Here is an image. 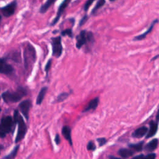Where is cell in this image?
<instances>
[{
  "instance_id": "4dcf8cb0",
  "label": "cell",
  "mask_w": 159,
  "mask_h": 159,
  "mask_svg": "<svg viewBox=\"0 0 159 159\" xmlns=\"http://www.w3.org/2000/svg\"><path fill=\"white\" fill-rule=\"evenodd\" d=\"M130 159H145V155L143 154H140L132 157Z\"/></svg>"
},
{
  "instance_id": "9a60e30c",
  "label": "cell",
  "mask_w": 159,
  "mask_h": 159,
  "mask_svg": "<svg viewBox=\"0 0 159 159\" xmlns=\"http://www.w3.org/2000/svg\"><path fill=\"white\" fill-rule=\"evenodd\" d=\"M61 133L65 139L68 142L69 144L72 146V139H71V129L68 125H64L61 129Z\"/></svg>"
},
{
  "instance_id": "8992f818",
  "label": "cell",
  "mask_w": 159,
  "mask_h": 159,
  "mask_svg": "<svg viewBox=\"0 0 159 159\" xmlns=\"http://www.w3.org/2000/svg\"><path fill=\"white\" fill-rule=\"evenodd\" d=\"M17 123L18 124V130H17L16 138L15 139L16 142H18L20 141L24 137L27 132L26 125L21 116L19 115V117L17 120Z\"/></svg>"
},
{
  "instance_id": "ab89813d",
  "label": "cell",
  "mask_w": 159,
  "mask_h": 159,
  "mask_svg": "<svg viewBox=\"0 0 159 159\" xmlns=\"http://www.w3.org/2000/svg\"><path fill=\"white\" fill-rule=\"evenodd\" d=\"M1 108H0V112H1Z\"/></svg>"
},
{
  "instance_id": "d6a6232c",
  "label": "cell",
  "mask_w": 159,
  "mask_h": 159,
  "mask_svg": "<svg viewBox=\"0 0 159 159\" xmlns=\"http://www.w3.org/2000/svg\"><path fill=\"white\" fill-rule=\"evenodd\" d=\"M18 117H19L18 111H17V110H16V111H14V122H15V124L17 123V120Z\"/></svg>"
},
{
  "instance_id": "d4e9b609",
  "label": "cell",
  "mask_w": 159,
  "mask_h": 159,
  "mask_svg": "<svg viewBox=\"0 0 159 159\" xmlns=\"http://www.w3.org/2000/svg\"><path fill=\"white\" fill-rule=\"evenodd\" d=\"M61 35L63 36H65V35H68L70 37H71L73 36V33H72V30L71 29H65L64 30H63L61 32Z\"/></svg>"
},
{
  "instance_id": "83f0119b",
  "label": "cell",
  "mask_w": 159,
  "mask_h": 159,
  "mask_svg": "<svg viewBox=\"0 0 159 159\" xmlns=\"http://www.w3.org/2000/svg\"><path fill=\"white\" fill-rule=\"evenodd\" d=\"M157 155L155 153L151 152L147 154L146 156H145V159H156Z\"/></svg>"
},
{
  "instance_id": "30bf717a",
  "label": "cell",
  "mask_w": 159,
  "mask_h": 159,
  "mask_svg": "<svg viewBox=\"0 0 159 159\" xmlns=\"http://www.w3.org/2000/svg\"><path fill=\"white\" fill-rule=\"evenodd\" d=\"M14 71L13 67L8 64L4 58H0V73L9 75Z\"/></svg>"
},
{
  "instance_id": "f1b7e54d",
  "label": "cell",
  "mask_w": 159,
  "mask_h": 159,
  "mask_svg": "<svg viewBox=\"0 0 159 159\" xmlns=\"http://www.w3.org/2000/svg\"><path fill=\"white\" fill-rule=\"evenodd\" d=\"M51 65H52V60L50 59V60L48 61V62L47 63V64H46V65H45V71H46L47 73H48V70H50V67H51Z\"/></svg>"
},
{
  "instance_id": "1f68e13d",
  "label": "cell",
  "mask_w": 159,
  "mask_h": 159,
  "mask_svg": "<svg viewBox=\"0 0 159 159\" xmlns=\"http://www.w3.org/2000/svg\"><path fill=\"white\" fill-rule=\"evenodd\" d=\"M55 142L57 145H58L60 143V138L58 134H57L55 137Z\"/></svg>"
},
{
  "instance_id": "8fae6325",
  "label": "cell",
  "mask_w": 159,
  "mask_h": 159,
  "mask_svg": "<svg viewBox=\"0 0 159 159\" xmlns=\"http://www.w3.org/2000/svg\"><path fill=\"white\" fill-rule=\"evenodd\" d=\"M158 129V122L154 120H151L149 122V129L146 135V138L149 139L153 137L157 132Z\"/></svg>"
},
{
  "instance_id": "74e56055",
  "label": "cell",
  "mask_w": 159,
  "mask_h": 159,
  "mask_svg": "<svg viewBox=\"0 0 159 159\" xmlns=\"http://www.w3.org/2000/svg\"><path fill=\"white\" fill-rule=\"evenodd\" d=\"M1 16L0 15V23H1Z\"/></svg>"
},
{
  "instance_id": "5bb4252c",
  "label": "cell",
  "mask_w": 159,
  "mask_h": 159,
  "mask_svg": "<svg viewBox=\"0 0 159 159\" xmlns=\"http://www.w3.org/2000/svg\"><path fill=\"white\" fill-rule=\"evenodd\" d=\"M148 130V128L145 126H142L135 129L132 134V136L134 138H142L146 135Z\"/></svg>"
},
{
  "instance_id": "44dd1931",
  "label": "cell",
  "mask_w": 159,
  "mask_h": 159,
  "mask_svg": "<svg viewBox=\"0 0 159 159\" xmlns=\"http://www.w3.org/2000/svg\"><path fill=\"white\" fill-rule=\"evenodd\" d=\"M105 3H106V0H98L97 3H96V6H94V7L93 8V9L92 11V13L95 12L99 9L102 7L104 5Z\"/></svg>"
},
{
  "instance_id": "d6986e66",
  "label": "cell",
  "mask_w": 159,
  "mask_h": 159,
  "mask_svg": "<svg viewBox=\"0 0 159 159\" xmlns=\"http://www.w3.org/2000/svg\"><path fill=\"white\" fill-rule=\"evenodd\" d=\"M47 91V87H43L39 91V94L37 96V100H36V103L37 104H40L44 98V96L46 94V92Z\"/></svg>"
},
{
  "instance_id": "836d02e7",
  "label": "cell",
  "mask_w": 159,
  "mask_h": 159,
  "mask_svg": "<svg viewBox=\"0 0 159 159\" xmlns=\"http://www.w3.org/2000/svg\"><path fill=\"white\" fill-rule=\"evenodd\" d=\"M156 121L159 122V109L158 110L157 114H156Z\"/></svg>"
},
{
  "instance_id": "e0dca14e",
  "label": "cell",
  "mask_w": 159,
  "mask_h": 159,
  "mask_svg": "<svg viewBox=\"0 0 159 159\" xmlns=\"http://www.w3.org/2000/svg\"><path fill=\"white\" fill-rule=\"evenodd\" d=\"M157 22H158V19L154 20L152 22V23L151 24L150 27L147 30V31L145 32L144 33H143L142 34H140V35H139L135 37L134 38V40H141L145 39V38L146 37V36L147 35V34H148L149 33H150V32H152V29H153L154 25H155V24L157 23Z\"/></svg>"
},
{
  "instance_id": "ac0fdd59",
  "label": "cell",
  "mask_w": 159,
  "mask_h": 159,
  "mask_svg": "<svg viewBox=\"0 0 159 159\" xmlns=\"http://www.w3.org/2000/svg\"><path fill=\"white\" fill-rule=\"evenodd\" d=\"M144 146V141H141L136 143H130L129 144V147L132 149L134 152H140L143 150Z\"/></svg>"
},
{
  "instance_id": "6da1fadb",
  "label": "cell",
  "mask_w": 159,
  "mask_h": 159,
  "mask_svg": "<svg viewBox=\"0 0 159 159\" xmlns=\"http://www.w3.org/2000/svg\"><path fill=\"white\" fill-rule=\"evenodd\" d=\"M27 94L25 89L22 87L17 88L15 91H6L2 94V98L6 102H16L20 101L23 96Z\"/></svg>"
},
{
  "instance_id": "4316f807",
  "label": "cell",
  "mask_w": 159,
  "mask_h": 159,
  "mask_svg": "<svg viewBox=\"0 0 159 159\" xmlns=\"http://www.w3.org/2000/svg\"><path fill=\"white\" fill-rule=\"evenodd\" d=\"M97 141L99 143V145L100 147L103 146L104 145H105L107 143V139L106 138L104 137H101V138H98L97 139Z\"/></svg>"
},
{
  "instance_id": "cb8c5ba5",
  "label": "cell",
  "mask_w": 159,
  "mask_h": 159,
  "mask_svg": "<svg viewBox=\"0 0 159 159\" xmlns=\"http://www.w3.org/2000/svg\"><path fill=\"white\" fill-rule=\"evenodd\" d=\"M68 96V93H62L60 94H59L57 98V102H61L64 101L65 99H66Z\"/></svg>"
},
{
  "instance_id": "5b68a950",
  "label": "cell",
  "mask_w": 159,
  "mask_h": 159,
  "mask_svg": "<svg viewBox=\"0 0 159 159\" xmlns=\"http://www.w3.org/2000/svg\"><path fill=\"white\" fill-rule=\"evenodd\" d=\"M52 47L53 56L57 58L60 57L63 51L61 37L58 36L52 39Z\"/></svg>"
},
{
  "instance_id": "ffe728a7",
  "label": "cell",
  "mask_w": 159,
  "mask_h": 159,
  "mask_svg": "<svg viewBox=\"0 0 159 159\" xmlns=\"http://www.w3.org/2000/svg\"><path fill=\"white\" fill-rule=\"evenodd\" d=\"M57 0H47V1L40 7L39 11L40 13L45 12Z\"/></svg>"
},
{
  "instance_id": "484cf974",
  "label": "cell",
  "mask_w": 159,
  "mask_h": 159,
  "mask_svg": "<svg viewBox=\"0 0 159 159\" xmlns=\"http://www.w3.org/2000/svg\"><path fill=\"white\" fill-rule=\"evenodd\" d=\"M94 1L95 0H87L84 5V10L85 11H87Z\"/></svg>"
},
{
  "instance_id": "4fadbf2b",
  "label": "cell",
  "mask_w": 159,
  "mask_h": 159,
  "mask_svg": "<svg viewBox=\"0 0 159 159\" xmlns=\"http://www.w3.org/2000/svg\"><path fill=\"white\" fill-rule=\"evenodd\" d=\"M158 145V139H153L150 142H148L145 146H143V150L146 152L151 153L153 152Z\"/></svg>"
},
{
  "instance_id": "d590c367",
  "label": "cell",
  "mask_w": 159,
  "mask_h": 159,
  "mask_svg": "<svg viewBox=\"0 0 159 159\" xmlns=\"http://www.w3.org/2000/svg\"><path fill=\"white\" fill-rule=\"evenodd\" d=\"M159 58V55H156L155 57H154L152 59V60H156L157 58Z\"/></svg>"
},
{
  "instance_id": "2e32d148",
  "label": "cell",
  "mask_w": 159,
  "mask_h": 159,
  "mask_svg": "<svg viewBox=\"0 0 159 159\" xmlns=\"http://www.w3.org/2000/svg\"><path fill=\"white\" fill-rule=\"evenodd\" d=\"M134 153L135 152L132 149L125 148H120L117 152L118 155L124 158H127L130 157H132L134 154Z\"/></svg>"
},
{
  "instance_id": "7c38bea8",
  "label": "cell",
  "mask_w": 159,
  "mask_h": 159,
  "mask_svg": "<svg viewBox=\"0 0 159 159\" xmlns=\"http://www.w3.org/2000/svg\"><path fill=\"white\" fill-rule=\"evenodd\" d=\"M99 102V99L98 97H96L94 99H91L88 103V104L84 107V108L83 109V110L82 111L83 112H88L91 110L93 111L95 110L97 107L98 106Z\"/></svg>"
},
{
  "instance_id": "603a6c76",
  "label": "cell",
  "mask_w": 159,
  "mask_h": 159,
  "mask_svg": "<svg viewBox=\"0 0 159 159\" xmlns=\"http://www.w3.org/2000/svg\"><path fill=\"white\" fill-rule=\"evenodd\" d=\"M86 148L89 151H94L96 148V146L93 141H89L87 145H86Z\"/></svg>"
},
{
  "instance_id": "ba28073f",
  "label": "cell",
  "mask_w": 159,
  "mask_h": 159,
  "mask_svg": "<svg viewBox=\"0 0 159 159\" xmlns=\"http://www.w3.org/2000/svg\"><path fill=\"white\" fill-rule=\"evenodd\" d=\"M70 1H71V0H63V1L61 2V4H60V6H59V7L58 9L57 16H56L55 18L53 19V20L52 23V25H54L58 21L62 13L64 12L65 9L68 6V5L70 2Z\"/></svg>"
},
{
  "instance_id": "f35d334b",
  "label": "cell",
  "mask_w": 159,
  "mask_h": 159,
  "mask_svg": "<svg viewBox=\"0 0 159 159\" xmlns=\"http://www.w3.org/2000/svg\"><path fill=\"white\" fill-rule=\"evenodd\" d=\"M110 1H115V0H109Z\"/></svg>"
},
{
  "instance_id": "7402d4cb",
  "label": "cell",
  "mask_w": 159,
  "mask_h": 159,
  "mask_svg": "<svg viewBox=\"0 0 159 159\" xmlns=\"http://www.w3.org/2000/svg\"><path fill=\"white\" fill-rule=\"evenodd\" d=\"M18 149H19V146H16L9 155H7L6 157L4 158V159H13V158H14L17 153Z\"/></svg>"
},
{
  "instance_id": "e575fe53",
  "label": "cell",
  "mask_w": 159,
  "mask_h": 159,
  "mask_svg": "<svg viewBox=\"0 0 159 159\" xmlns=\"http://www.w3.org/2000/svg\"><path fill=\"white\" fill-rule=\"evenodd\" d=\"M108 159H122V158L117 157H114V156H109Z\"/></svg>"
},
{
  "instance_id": "8d00e7d4",
  "label": "cell",
  "mask_w": 159,
  "mask_h": 159,
  "mask_svg": "<svg viewBox=\"0 0 159 159\" xmlns=\"http://www.w3.org/2000/svg\"><path fill=\"white\" fill-rule=\"evenodd\" d=\"M3 148V147H2V145H0V153H1V150Z\"/></svg>"
},
{
  "instance_id": "277c9868",
  "label": "cell",
  "mask_w": 159,
  "mask_h": 159,
  "mask_svg": "<svg viewBox=\"0 0 159 159\" xmlns=\"http://www.w3.org/2000/svg\"><path fill=\"white\" fill-rule=\"evenodd\" d=\"M12 125V119L11 116H4L1 119L0 124V137H4L8 134Z\"/></svg>"
},
{
  "instance_id": "9c48e42d",
  "label": "cell",
  "mask_w": 159,
  "mask_h": 159,
  "mask_svg": "<svg viewBox=\"0 0 159 159\" xmlns=\"http://www.w3.org/2000/svg\"><path fill=\"white\" fill-rule=\"evenodd\" d=\"M31 106V101L29 99L23 101L19 104V109L27 120L29 119V111Z\"/></svg>"
},
{
  "instance_id": "52a82bcc",
  "label": "cell",
  "mask_w": 159,
  "mask_h": 159,
  "mask_svg": "<svg viewBox=\"0 0 159 159\" xmlns=\"http://www.w3.org/2000/svg\"><path fill=\"white\" fill-rule=\"evenodd\" d=\"M17 2L16 1H14L11 3L8 4L7 6L1 8V11L5 17H9L14 14Z\"/></svg>"
},
{
  "instance_id": "3957f363",
  "label": "cell",
  "mask_w": 159,
  "mask_h": 159,
  "mask_svg": "<svg viewBox=\"0 0 159 159\" xmlns=\"http://www.w3.org/2000/svg\"><path fill=\"white\" fill-rule=\"evenodd\" d=\"M94 41V36L92 32L86 30H81L76 37V46L78 48H80L85 44Z\"/></svg>"
},
{
  "instance_id": "60d3db41",
  "label": "cell",
  "mask_w": 159,
  "mask_h": 159,
  "mask_svg": "<svg viewBox=\"0 0 159 159\" xmlns=\"http://www.w3.org/2000/svg\"><path fill=\"white\" fill-rule=\"evenodd\" d=\"M0 99H1V96H0Z\"/></svg>"
},
{
  "instance_id": "7a4b0ae2",
  "label": "cell",
  "mask_w": 159,
  "mask_h": 159,
  "mask_svg": "<svg viewBox=\"0 0 159 159\" xmlns=\"http://www.w3.org/2000/svg\"><path fill=\"white\" fill-rule=\"evenodd\" d=\"M24 66L26 69H28L35 61L36 53L35 50L31 44H28L25 47L24 52Z\"/></svg>"
},
{
  "instance_id": "f546056e",
  "label": "cell",
  "mask_w": 159,
  "mask_h": 159,
  "mask_svg": "<svg viewBox=\"0 0 159 159\" xmlns=\"http://www.w3.org/2000/svg\"><path fill=\"white\" fill-rule=\"evenodd\" d=\"M87 19H88V16H84L83 17V18L81 19V20H80V26L82 25L83 24H84L86 21H87Z\"/></svg>"
}]
</instances>
